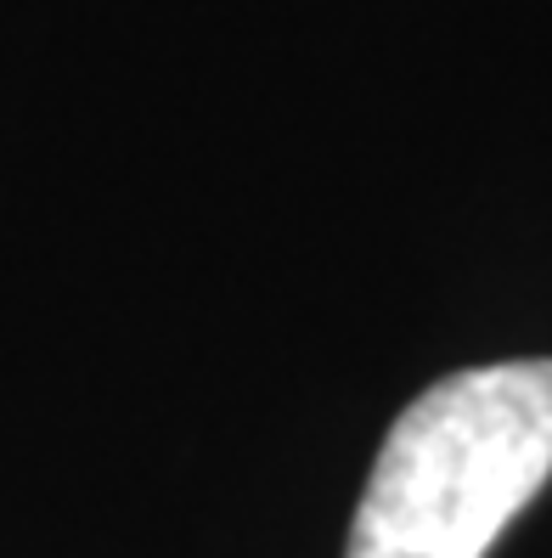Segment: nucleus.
I'll return each instance as SVG.
<instances>
[{"label": "nucleus", "mask_w": 552, "mask_h": 558, "mask_svg": "<svg viewBox=\"0 0 552 558\" xmlns=\"http://www.w3.org/2000/svg\"><path fill=\"white\" fill-rule=\"evenodd\" d=\"M552 474V361L440 378L389 429L344 558H484Z\"/></svg>", "instance_id": "nucleus-1"}]
</instances>
